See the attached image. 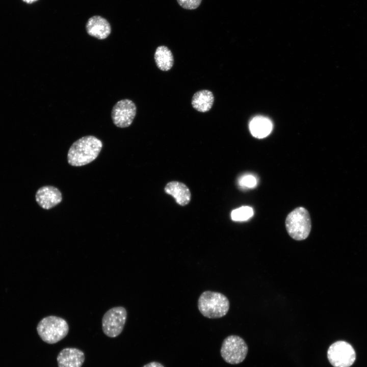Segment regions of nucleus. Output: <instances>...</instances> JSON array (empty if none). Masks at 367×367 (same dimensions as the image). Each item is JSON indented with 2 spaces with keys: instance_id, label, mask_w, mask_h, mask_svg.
Masks as SVG:
<instances>
[{
  "instance_id": "nucleus-1",
  "label": "nucleus",
  "mask_w": 367,
  "mask_h": 367,
  "mask_svg": "<svg viewBox=\"0 0 367 367\" xmlns=\"http://www.w3.org/2000/svg\"><path fill=\"white\" fill-rule=\"evenodd\" d=\"M102 141L92 135L83 137L71 145L67 154V161L72 166L80 167L95 160L99 154Z\"/></svg>"
},
{
  "instance_id": "nucleus-2",
  "label": "nucleus",
  "mask_w": 367,
  "mask_h": 367,
  "mask_svg": "<svg viewBox=\"0 0 367 367\" xmlns=\"http://www.w3.org/2000/svg\"><path fill=\"white\" fill-rule=\"evenodd\" d=\"M198 308L204 317L218 319L225 316L229 309V301L222 293L211 291L202 293L198 300Z\"/></svg>"
},
{
  "instance_id": "nucleus-3",
  "label": "nucleus",
  "mask_w": 367,
  "mask_h": 367,
  "mask_svg": "<svg viewBox=\"0 0 367 367\" xmlns=\"http://www.w3.org/2000/svg\"><path fill=\"white\" fill-rule=\"evenodd\" d=\"M37 331L44 342L53 344L63 339L69 332V326L65 320L49 316L43 318L38 324Z\"/></svg>"
},
{
  "instance_id": "nucleus-4",
  "label": "nucleus",
  "mask_w": 367,
  "mask_h": 367,
  "mask_svg": "<svg viewBox=\"0 0 367 367\" xmlns=\"http://www.w3.org/2000/svg\"><path fill=\"white\" fill-rule=\"evenodd\" d=\"M285 227L288 234L293 239L296 241L306 239L311 228L308 212L302 207L294 209L285 219Z\"/></svg>"
},
{
  "instance_id": "nucleus-5",
  "label": "nucleus",
  "mask_w": 367,
  "mask_h": 367,
  "mask_svg": "<svg viewBox=\"0 0 367 367\" xmlns=\"http://www.w3.org/2000/svg\"><path fill=\"white\" fill-rule=\"evenodd\" d=\"M248 351V346L242 337L236 335H231L223 340L220 353L225 362L237 364L244 360Z\"/></svg>"
},
{
  "instance_id": "nucleus-6",
  "label": "nucleus",
  "mask_w": 367,
  "mask_h": 367,
  "mask_svg": "<svg viewBox=\"0 0 367 367\" xmlns=\"http://www.w3.org/2000/svg\"><path fill=\"white\" fill-rule=\"evenodd\" d=\"M327 358L334 367H350L355 360L356 353L350 344L345 341L338 340L329 347Z\"/></svg>"
},
{
  "instance_id": "nucleus-7",
  "label": "nucleus",
  "mask_w": 367,
  "mask_h": 367,
  "mask_svg": "<svg viewBox=\"0 0 367 367\" xmlns=\"http://www.w3.org/2000/svg\"><path fill=\"white\" fill-rule=\"evenodd\" d=\"M126 318V310L122 306L109 309L102 318V329L104 334L112 338L118 336L123 329Z\"/></svg>"
},
{
  "instance_id": "nucleus-8",
  "label": "nucleus",
  "mask_w": 367,
  "mask_h": 367,
  "mask_svg": "<svg viewBox=\"0 0 367 367\" xmlns=\"http://www.w3.org/2000/svg\"><path fill=\"white\" fill-rule=\"evenodd\" d=\"M137 113L135 103L128 99H121L113 106L111 117L113 123L118 127L125 128L130 126Z\"/></svg>"
},
{
  "instance_id": "nucleus-9",
  "label": "nucleus",
  "mask_w": 367,
  "mask_h": 367,
  "mask_svg": "<svg viewBox=\"0 0 367 367\" xmlns=\"http://www.w3.org/2000/svg\"><path fill=\"white\" fill-rule=\"evenodd\" d=\"M36 201L42 208L49 209L57 205L62 200V193L56 187L45 186L36 192Z\"/></svg>"
},
{
  "instance_id": "nucleus-10",
  "label": "nucleus",
  "mask_w": 367,
  "mask_h": 367,
  "mask_svg": "<svg viewBox=\"0 0 367 367\" xmlns=\"http://www.w3.org/2000/svg\"><path fill=\"white\" fill-rule=\"evenodd\" d=\"M57 360L58 367H82L85 354L78 349L66 348L59 353Z\"/></svg>"
},
{
  "instance_id": "nucleus-11",
  "label": "nucleus",
  "mask_w": 367,
  "mask_h": 367,
  "mask_svg": "<svg viewBox=\"0 0 367 367\" xmlns=\"http://www.w3.org/2000/svg\"><path fill=\"white\" fill-rule=\"evenodd\" d=\"M86 29L90 36L99 40L107 38L111 32L109 22L100 16L90 18L86 24Z\"/></svg>"
},
{
  "instance_id": "nucleus-12",
  "label": "nucleus",
  "mask_w": 367,
  "mask_h": 367,
  "mask_svg": "<svg viewBox=\"0 0 367 367\" xmlns=\"http://www.w3.org/2000/svg\"><path fill=\"white\" fill-rule=\"evenodd\" d=\"M164 190L167 194L172 196L180 205H186L191 200V192L189 188L182 182L177 181L169 182L165 186Z\"/></svg>"
},
{
  "instance_id": "nucleus-13",
  "label": "nucleus",
  "mask_w": 367,
  "mask_h": 367,
  "mask_svg": "<svg viewBox=\"0 0 367 367\" xmlns=\"http://www.w3.org/2000/svg\"><path fill=\"white\" fill-rule=\"evenodd\" d=\"M214 99V96L212 91L208 90H201L194 94L191 104L196 111L205 113L212 108Z\"/></svg>"
},
{
  "instance_id": "nucleus-14",
  "label": "nucleus",
  "mask_w": 367,
  "mask_h": 367,
  "mask_svg": "<svg viewBox=\"0 0 367 367\" xmlns=\"http://www.w3.org/2000/svg\"><path fill=\"white\" fill-rule=\"evenodd\" d=\"M272 127L271 120L261 116L254 117L249 123V129L251 134L257 138L267 137L272 131Z\"/></svg>"
},
{
  "instance_id": "nucleus-15",
  "label": "nucleus",
  "mask_w": 367,
  "mask_h": 367,
  "mask_svg": "<svg viewBox=\"0 0 367 367\" xmlns=\"http://www.w3.org/2000/svg\"><path fill=\"white\" fill-rule=\"evenodd\" d=\"M154 60L159 69L167 71L170 70L174 64V57L170 49L166 46H158L154 53Z\"/></svg>"
},
{
  "instance_id": "nucleus-16",
  "label": "nucleus",
  "mask_w": 367,
  "mask_h": 367,
  "mask_svg": "<svg viewBox=\"0 0 367 367\" xmlns=\"http://www.w3.org/2000/svg\"><path fill=\"white\" fill-rule=\"evenodd\" d=\"M253 215L252 208L249 206H242L232 211L231 219L235 221H246Z\"/></svg>"
},
{
  "instance_id": "nucleus-17",
  "label": "nucleus",
  "mask_w": 367,
  "mask_h": 367,
  "mask_svg": "<svg viewBox=\"0 0 367 367\" xmlns=\"http://www.w3.org/2000/svg\"><path fill=\"white\" fill-rule=\"evenodd\" d=\"M177 2L184 9L194 10L200 6L202 0H177Z\"/></svg>"
},
{
  "instance_id": "nucleus-18",
  "label": "nucleus",
  "mask_w": 367,
  "mask_h": 367,
  "mask_svg": "<svg viewBox=\"0 0 367 367\" xmlns=\"http://www.w3.org/2000/svg\"><path fill=\"white\" fill-rule=\"evenodd\" d=\"M256 178L252 175H246L242 177L239 180V184L243 187L253 188L256 185Z\"/></svg>"
},
{
  "instance_id": "nucleus-19",
  "label": "nucleus",
  "mask_w": 367,
  "mask_h": 367,
  "mask_svg": "<svg viewBox=\"0 0 367 367\" xmlns=\"http://www.w3.org/2000/svg\"><path fill=\"white\" fill-rule=\"evenodd\" d=\"M143 367H164V366L159 362L152 361L145 364Z\"/></svg>"
},
{
  "instance_id": "nucleus-20",
  "label": "nucleus",
  "mask_w": 367,
  "mask_h": 367,
  "mask_svg": "<svg viewBox=\"0 0 367 367\" xmlns=\"http://www.w3.org/2000/svg\"><path fill=\"white\" fill-rule=\"evenodd\" d=\"M38 0H22L24 2L27 3V4H32L33 3Z\"/></svg>"
}]
</instances>
